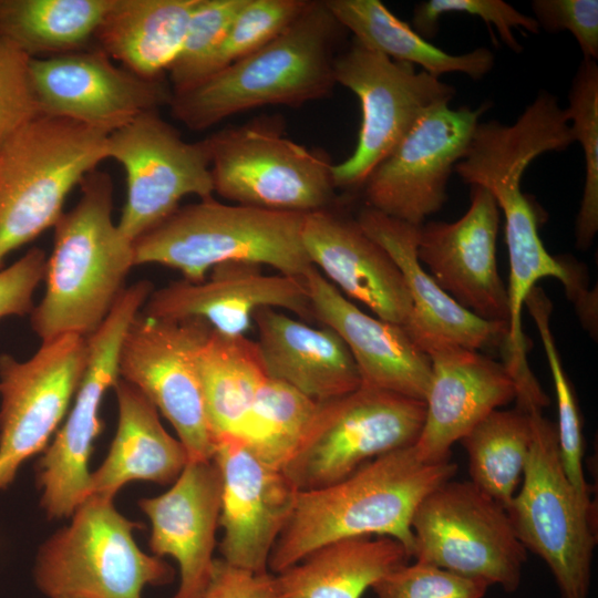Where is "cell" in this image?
<instances>
[{
	"mask_svg": "<svg viewBox=\"0 0 598 598\" xmlns=\"http://www.w3.org/2000/svg\"><path fill=\"white\" fill-rule=\"evenodd\" d=\"M301 238L312 266L341 293L415 339V315L404 278L355 218L331 208L305 214Z\"/></svg>",
	"mask_w": 598,
	"mask_h": 598,
	"instance_id": "23",
	"label": "cell"
},
{
	"mask_svg": "<svg viewBox=\"0 0 598 598\" xmlns=\"http://www.w3.org/2000/svg\"><path fill=\"white\" fill-rule=\"evenodd\" d=\"M488 585L443 568L404 564L375 582L377 598H484Z\"/></svg>",
	"mask_w": 598,
	"mask_h": 598,
	"instance_id": "41",
	"label": "cell"
},
{
	"mask_svg": "<svg viewBox=\"0 0 598 598\" xmlns=\"http://www.w3.org/2000/svg\"><path fill=\"white\" fill-rule=\"evenodd\" d=\"M203 598H274L272 573H256L216 558Z\"/></svg>",
	"mask_w": 598,
	"mask_h": 598,
	"instance_id": "45",
	"label": "cell"
},
{
	"mask_svg": "<svg viewBox=\"0 0 598 598\" xmlns=\"http://www.w3.org/2000/svg\"><path fill=\"white\" fill-rule=\"evenodd\" d=\"M257 349L270 379L282 381L317 402L361 385L355 362L329 327L316 328L275 308L256 311Z\"/></svg>",
	"mask_w": 598,
	"mask_h": 598,
	"instance_id": "27",
	"label": "cell"
},
{
	"mask_svg": "<svg viewBox=\"0 0 598 598\" xmlns=\"http://www.w3.org/2000/svg\"><path fill=\"white\" fill-rule=\"evenodd\" d=\"M106 158L125 171L126 199L117 226L133 243L169 217L184 197H213L206 141H184L158 110L109 134Z\"/></svg>",
	"mask_w": 598,
	"mask_h": 598,
	"instance_id": "15",
	"label": "cell"
},
{
	"mask_svg": "<svg viewBox=\"0 0 598 598\" xmlns=\"http://www.w3.org/2000/svg\"><path fill=\"white\" fill-rule=\"evenodd\" d=\"M566 109L574 142L581 145L585 183L576 216L575 238L579 249H587L598 230V65L582 59L573 79Z\"/></svg>",
	"mask_w": 598,
	"mask_h": 598,
	"instance_id": "36",
	"label": "cell"
},
{
	"mask_svg": "<svg viewBox=\"0 0 598 598\" xmlns=\"http://www.w3.org/2000/svg\"><path fill=\"white\" fill-rule=\"evenodd\" d=\"M488 106L441 104L423 115L362 185L365 206L411 225L425 223L447 200L448 178Z\"/></svg>",
	"mask_w": 598,
	"mask_h": 598,
	"instance_id": "17",
	"label": "cell"
},
{
	"mask_svg": "<svg viewBox=\"0 0 598 598\" xmlns=\"http://www.w3.org/2000/svg\"><path fill=\"white\" fill-rule=\"evenodd\" d=\"M308 2L247 0L210 61L205 79L269 43L298 18Z\"/></svg>",
	"mask_w": 598,
	"mask_h": 598,
	"instance_id": "39",
	"label": "cell"
},
{
	"mask_svg": "<svg viewBox=\"0 0 598 598\" xmlns=\"http://www.w3.org/2000/svg\"><path fill=\"white\" fill-rule=\"evenodd\" d=\"M301 279L313 318L343 340L362 386L425 400L431 359L402 327L362 311L313 266Z\"/></svg>",
	"mask_w": 598,
	"mask_h": 598,
	"instance_id": "24",
	"label": "cell"
},
{
	"mask_svg": "<svg viewBox=\"0 0 598 598\" xmlns=\"http://www.w3.org/2000/svg\"><path fill=\"white\" fill-rule=\"evenodd\" d=\"M210 331L202 319H157L140 311L118 353L120 379L138 389L167 419L188 462L209 461L215 451L196 365L198 349Z\"/></svg>",
	"mask_w": 598,
	"mask_h": 598,
	"instance_id": "14",
	"label": "cell"
},
{
	"mask_svg": "<svg viewBox=\"0 0 598 598\" xmlns=\"http://www.w3.org/2000/svg\"><path fill=\"white\" fill-rule=\"evenodd\" d=\"M424 417V401L360 385L319 402L282 472L300 492L332 485L381 455L413 446Z\"/></svg>",
	"mask_w": 598,
	"mask_h": 598,
	"instance_id": "10",
	"label": "cell"
},
{
	"mask_svg": "<svg viewBox=\"0 0 598 598\" xmlns=\"http://www.w3.org/2000/svg\"><path fill=\"white\" fill-rule=\"evenodd\" d=\"M534 427L527 399L511 410H494L460 442L468 458L471 483L505 509L528 458Z\"/></svg>",
	"mask_w": 598,
	"mask_h": 598,
	"instance_id": "34",
	"label": "cell"
},
{
	"mask_svg": "<svg viewBox=\"0 0 598 598\" xmlns=\"http://www.w3.org/2000/svg\"><path fill=\"white\" fill-rule=\"evenodd\" d=\"M111 0H0V34L30 59L82 51Z\"/></svg>",
	"mask_w": 598,
	"mask_h": 598,
	"instance_id": "33",
	"label": "cell"
},
{
	"mask_svg": "<svg viewBox=\"0 0 598 598\" xmlns=\"http://www.w3.org/2000/svg\"><path fill=\"white\" fill-rule=\"evenodd\" d=\"M454 12L481 18L491 32L492 25H494L501 41L516 53L522 52L523 47L516 40L514 29H524L533 34L539 33L540 30L533 17L522 13L502 0H426L420 2L413 10V30L425 40L432 39L439 31L441 17Z\"/></svg>",
	"mask_w": 598,
	"mask_h": 598,
	"instance_id": "40",
	"label": "cell"
},
{
	"mask_svg": "<svg viewBox=\"0 0 598 598\" xmlns=\"http://www.w3.org/2000/svg\"><path fill=\"white\" fill-rule=\"evenodd\" d=\"M533 441L523 484L506 507L519 542L549 568L560 598H589L597 543L596 507L584 501L560 462L556 425L529 400Z\"/></svg>",
	"mask_w": 598,
	"mask_h": 598,
	"instance_id": "8",
	"label": "cell"
},
{
	"mask_svg": "<svg viewBox=\"0 0 598 598\" xmlns=\"http://www.w3.org/2000/svg\"><path fill=\"white\" fill-rule=\"evenodd\" d=\"M326 3L339 23L353 34V40L394 61L421 66L435 78L460 72L478 80L495 64L493 52L484 47L451 54L433 45L379 0H326Z\"/></svg>",
	"mask_w": 598,
	"mask_h": 598,
	"instance_id": "31",
	"label": "cell"
},
{
	"mask_svg": "<svg viewBox=\"0 0 598 598\" xmlns=\"http://www.w3.org/2000/svg\"><path fill=\"white\" fill-rule=\"evenodd\" d=\"M393 259L408 287L416 321L415 343L442 339L472 350L503 348L508 324L483 320L446 295L416 256L419 227L364 206L355 217Z\"/></svg>",
	"mask_w": 598,
	"mask_h": 598,
	"instance_id": "26",
	"label": "cell"
},
{
	"mask_svg": "<svg viewBox=\"0 0 598 598\" xmlns=\"http://www.w3.org/2000/svg\"><path fill=\"white\" fill-rule=\"evenodd\" d=\"M524 306L528 309L539 332L553 377L558 413L556 433L563 470L577 494L584 501L591 502L589 485L584 473L580 412L551 334L549 326L551 302L543 289L536 286L527 295Z\"/></svg>",
	"mask_w": 598,
	"mask_h": 598,
	"instance_id": "37",
	"label": "cell"
},
{
	"mask_svg": "<svg viewBox=\"0 0 598 598\" xmlns=\"http://www.w3.org/2000/svg\"><path fill=\"white\" fill-rule=\"evenodd\" d=\"M348 32L326 0H309L278 37L195 85L173 92L172 115L192 131L266 105L300 106L329 96L336 48Z\"/></svg>",
	"mask_w": 598,
	"mask_h": 598,
	"instance_id": "4",
	"label": "cell"
},
{
	"mask_svg": "<svg viewBox=\"0 0 598 598\" xmlns=\"http://www.w3.org/2000/svg\"><path fill=\"white\" fill-rule=\"evenodd\" d=\"M220 493L213 458L189 461L166 492L138 502L151 522V550L178 565L179 585L172 598H203L206 592L216 559Z\"/></svg>",
	"mask_w": 598,
	"mask_h": 598,
	"instance_id": "25",
	"label": "cell"
},
{
	"mask_svg": "<svg viewBox=\"0 0 598 598\" xmlns=\"http://www.w3.org/2000/svg\"><path fill=\"white\" fill-rule=\"evenodd\" d=\"M303 217L200 199L178 207L134 241L135 266L162 265L199 282L217 265L248 261L302 278L312 266L301 238Z\"/></svg>",
	"mask_w": 598,
	"mask_h": 598,
	"instance_id": "5",
	"label": "cell"
},
{
	"mask_svg": "<svg viewBox=\"0 0 598 598\" xmlns=\"http://www.w3.org/2000/svg\"><path fill=\"white\" fill-rule=\"evenodd\" d=\"M410 558L401 543L386 536L333 542L272 574V595L274 598H361Z\"/></svg>",
	"mask_w": 598,
	"mask_h": 598,
	"instance_id": "29",
	"label": "cell"
},
{
	"mask_svg": "<svg viewBox=\"0 0 598 598\" xmlns=\"http://www.w3.org/2000/svg\"><path fill=\"white\" fill-rule=\"evenodd\" d=\"M573 143L566 109L554 94L543 90L514 124L496 120L480 122L465 155L454 167L464 183L487 189L505 216L509 320L504 363L514 375L529 371L522 327L527 295L538 280L547 277L559 279L568 290L574 266L551 256L544 247L538 215L533 202L522 192L520 182L536 157L565 151Z\"/></svg>",
	"mask_w": 598,
	"mask_h": 598,
	"instance_id": "1",
	"label": "cell"
},
{
	"mask_svg": "<svg viewBox=\"0 0 598 598\" xmlns=\"http://www.w3.org/2000/svg\"><path fill=\"white\" fill-rule=\"evenodd\" d=\"M412 557L456 575L515 592L527 550L506 509L473 483L447 481L417 506Z\"/></svg>",
	"mask_w": 598,
	"mask_h": 598,
	"instance_id": "11",
	"label": "cell"
},
{
	"mask_svg": "<svg viewBox=\"0 0 598 598\" xmlns=\"http://www.w3.org/2000/svg\"><path fill=\"white\" fill-rule=\"evenodd\" d=\"M30 61L0 34V150L20 128L42 115Z\"/></svg>",
	"mask_w": 598,
	"mask_h": 598,
	"instance_id": "42",
	"label": "cell"
},
{
	"mask_svg": "<svg viewBox=\"0 0 598 598\" xmlns=\"http://www.w3.org/2000/svg\"><path fill=\"white\" fill-rule=\"evenodd\" d=\"M137 527L112 498L89 496L40 546L35 586L49 598H142L146 586L169 584L174 569L137 546Z\"/></svg>",
	"mask_w": 598,
	"mask_h": 598,
	"instance_id": "7",
	"label": "cell"
},
{
	"mask_svg": "<svg viewBox=\"0 0 598 598\" xmlns=\"http://www.w3.org/2000/svg\"><path fill=\"white\" fill-rule=\"evenodd\" d=\"M30 72L42 115L105 134L142 113L169 105L173 95L162 79L138 76L101 49L31 59Z\"/></svg>",
	"mask_w": 598,
	"mask_h": 598,
	"instance_id": "18",
	"label": "cell"
},
{
	"mask_svg": "<svg viewBox=\"0 0 598 598\" xmlns=\"http://www.w3.org/2000/svg\"><path fill=\"white\" fill-rule=\"evenodd\" d=\"M421 349L431 359V381L424 400L425 417L414 443L429 464L451 460L452 446L494 410L515 401L518 383L504 362L436 339Z\"/></svg>",
	"mask_w": 598,
	"mask_h": 598,
	"instance_id": "21",
	"label": "cell"
},
{
	"mask_svg": "<svg viewBox=\"0 0 598 598\" xmlns=\"http://www.w3.org/2000/svg\"><path fill=\"white\" fill-rule=\"evenodd\" d=\"M501 210L492 194L471 185V204L457 220L419 227L416 256L437 286L476 317L508 324L507 287L497 268Z\"/></svg>",
	"mask_w": 598,
	"mask_h": 598,
	"instance_id": "19",
	"label": "cell"
},
{
	"mask_svg": "<svg viewBox=\"0 0 598 598\" xmlns=\"http://www.w3.org/2000/svg\"><path fill=\"white\" fill-rule=\"evenodd\" d=\"M452 461L422 462L413 446L381 455L332 485L298 492L292 513L268 561L277 574L333 542L386 536L412 558V518L423 498L453 478Z\"/></svg>",
	"mask_w": 598,
	"mask_h": 598,
	"instance_id": "2",
	"label": "cell"
},
{
	"mask_svg": "<svg viewBox=\"0 0 598 598\" xmlns=\"http://www.w3.org/2000/svg\"><path fill=\"white\" fill-rule=\"evenodd\" d=\"M153 290L148 280L126 288L104 322L86 338L89 359L74 404L37 464L40 504L49 518L71 517L89 497V460L102 429L100 406L120 378L123 336Z\"/></svg>",
	"mask_w": 598,
	"mask_h": 598,
	"instance_id": "13",
	"label": "cell"
},
{
	"mask_svg": "<svg viewBox=\"0 0 598 598\" xmlns=\"http://www.w3.org/2000/svg\"><path fill=\"white\" fill-rule=\"evenodd\" d=\"M213 461L221 481V559L247 570H268L272 547L288 522L298 489L262 462L238 435L215 441Z\"/></svg>",
	"mask_w": 598,
	"mask_h": 598,
	"instance_id": "20",
	"label": "cell"
},
{
	"mask_svg": "<svg viewBox=\"0 0 598 598\" xmlns=\"http://www.w3.org/2000/svg\"><path fill=\"white\" fill-rule=\"evenodd\" d=\"M530 7L539 29L549 33L569 31L582 59H598L597 0H533Z\"/></svg>",
	"mask_w": 598,
	"mask_h": 598,
	"instance_id": "43",
	"label": "cell"
},
{
	"mask_svg": "<svg viewBox=\"0 0 598 598\" xmlns=\"http://www.w3.org/2000/svg\"><path fill=\"white\" fill-rule=\"evenodd\" d=\"M47 255L33 247L4 269H0V319L25 316L33 309V296L44 279Z\"/></svg>",
	"mask_w": 598,
	"mask_h": 598,
	"instance_id": "44",
	"label": "cell"
},
{
	"mask_svg": "<svg viewBox=\"0 0 598 598\" xmlns=\"http://www.w3.org/2000/svg\"><path fill=\"white\" fill-rule=\"evenodd\" d=\"M247 0H199L181 50L167 72L173 92L186 90L205 79L236 14Z\"/></svg>",
	"mask_w": 598,
	"mask_h": 598,
	"instance_id": "38",
	"label": "cell"
},
{
	"mask_svg": "<svg viewBox=\"0 0 598 598\" xmlns=\"http://www.w3.org/2000/svg\"><path fill=\"white\" fill-rule=\"evenodd\" d=\"M318 405L293 386L267 378L239 436L262 462L282 471L307 433Z\"/></svg>",
	"mask_w": 598,
	"mask_h": 598,
	"instance_id": "35",
	"label": "cell"
},
{
	"mask_svg": "<svg viewBox=\"0 0 598 598\" xmlns=\"http://www.w3.org/2000/svg\"><path fill=\"white\" fill-rule=\"evenodd\" d=\"M205 141L214 193L231 204L309 214L336 198L330 158L288 138L280 118L228 126Z\"/></svg>",
	"mask_w": 598,
	"mask_h": 598,
	"instance_id": "9",
	"label": "cell"
},
{
	"mask_svg": "<svg viewBox=\"0 0 598 598\" xmlns=\"http://www.w3.org/2000/svg\"><path fill=\"white\" fill-rule=\"evenodd\" d=\"M196 365L214 440L239 436L256 394L268 378L256 341L212 329L198 349Z\"/></svg>",
	"mask_w": 598,
	"mask_h": 598,
	"instance_id": "32",
	"label": "cell"
},
{
	"mask_svg": "<svg viewBox=\"0 0 598 598\" xmlns=\"http://www.w3.org/2000/svg\"><path fill=\"white\" fill-rule=\"evenodd\" d=\"M337 84L352 91L361 105V125L352 154L333 164L336 187H362L372 171L429 111L448 104L456 91L430 73L394 61L355 40L338 53Z\"/></svg>",
	"mask_w": 598,
	"mask_h": 598,
	"instance_id": "12",
	"label": "cell"
},
{
	"mask_svg": "<svg viewBox=\"0 0 598 598\" xmlns=\"http://www.w3.org/2000/svg\"><path fill=\"white\" fill-rule=\"evenodd\" d=\"M109 134L41 115L0 150V269L7 256L53 227L70 192L106 159Z\"/></svg>",
	"mask_w": 598,
	"mask_h": 598,
	"instance_id": "6",
	"label": "cell"
},
{
	"mask_svg": "<svg viewBox=\"0 0 598 598\" xmlns=\"http://www.w3.org/2000/svg\"><path fill=\"white\" fill-rule=\"evenodd\" d=\"M199 0H111L95 39L121 66L161 79L177 56Z\"/></svg>",
	"mask_w": 598,
	"mask_h": 598,
	"instance_id": "30",
	"label": "cell"
},
{
	"mask_svg": "<svg viewBox=\"0 0 598 598\" xmlns=\"http://www.w3.org/2000/svg\"><path fill=\"white\" fill-rule=\"evenodd\" d=\"M117 426L109 453L91 473L89 496L114 498L133 481L173 484L188 462L185 447L162 425L154 404L118 378L113 386Z\"/></svg>",
	"mask_w": 598,
	"mask_h": 598,
	"instance_id": "28",
	"label": "cell"
},
{
	"mask_svg": "<svg viewBox=\"0 0 598 598\" xmlns=\"http://www.w3.org/2000/svg\"><path fill=\"white\" fill-rule=\"evenodd\" d=\"M87 339L63 334L44 341L25 361L0 354V491L21 465L43 452L82 381Z\"/></svg>",
	"mask_w": 598,
	"mask_h": 598,
	"instance_id": "16",
	"label": "cell"
},
{
	"mask_svg": "<svg viewBox=\"0 0 598 598\" xmlns=\"http://www.w3.org/2000/svg\"><path fill=\"white\" fill-rule=\"evenodd\" d=\"M81 195L53 226L45 291L30 313L42 342L63 334L94 333L126 289L135 266L134 243L113 220V182L94 169L80 183Z\"/></svg>",
	"mask_w": 598,
	"mask_h": 598,
	"instance_id": "3",
	"label": "cell"
},
{
	"mask_svg": "<svg viewBox=\"0 0 598 598\" xmlns=\"http://www.w3.org/2000/svg\"><path fill=\"white\" fill-rule=\"evenodd\" d=\"M261 308L285 309L300 320L313 318L301 278L266 275L261 266L229 261L215 266L199 282L184 279L154 289L141 312L150 318L183 320L197 318L225 336H246Z\"/></svg>",
	"mask_w": 598,
	"mask_h": 598,
	"instance_id": "22",
	"label": "cell"
}]
</instances>
